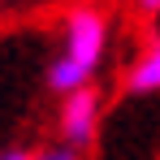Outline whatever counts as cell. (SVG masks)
Segmentation results:
<instances>
[{
	"label": "cell",
	"mask_w": 160,
	"mask_h": 160,
	"mask_svg": "<svg viewBox=\"0 0 160 160\" xmlns=\"http://www.w3.org/2000/svg\"><path fill=\"white\" fill-rule=\"evenodd\" d=\"M35 160H82V152L65 147V143L56 138V143H43V147H35Z\"/></svg>",
	"instance_id": "277c9868"
},
{
	"label": "cell",
	"mask_w": 160,
	"mask_h": 160,
	"mask_svg": "<svg viewBox=\"0 0 160 160\" xmlns=\"http://www.w3.org/2000/svg\"><path fill=\"white\" fill-rule=\"evenodd\" d=\"M108 56V13L95 4H74L61 18V48L48 61V91L56 100L95 87V74Z\"/></svg>",
	"instance_id": "6da1fadb"
},
{
	"label": "cell",
	"mask_w": 160,
	"mask_h": 160,
	"mask_svg": "<svg viewBox=\"0 0 160 160\" xmlns=\"http://www.w3.org/2000/svg\"><path fill=\"white\" fill-rule=\"evenodd\" d=\"M121 95L130 100H147V95H160V35H147L143 48L126 65L121 74Z\"/></svg>",
	"instance_id": "3957f363"
},
{
	"label": "cell",
	"mask_w": 160,
	"mask_h": 160,
	"mask_svg": "<svg viewBox=\"0 0 160 160\" xmlns=\"http://www.w3.org/2000/svg\"><path fill=\"white\" fill-rule=\"evenodd\" d=\"M0 160H35V152H30V147H4Z\"/></svg>",
	"instance_id": "5b68a950"
},
{
	"label": "cell",
	"mask_w": 160,
	"mask_h": 160,
	"mask_svg": "<svg viewBox=\"0 0 160 160\" xmlns=\"http://www.w3.org/2000/svg\"><path fill=\"white\" fill-rule=\"evenodd\" d=\"M100 112H104V100H100L95 87L65 95V100L56 104V138H61L65 147H74V152L87 156L91 143H95V134H100Z\"/></svg>",
	"instance_id": "7a4b0ae2"
},
{
	"label": "cell",
	"mask_w": 160,
	"mask_h": 160,
	"mask_svg": "<svg viewBox=\"0 0 160 160\" xmlns=\"http://www.w3.org/2000/svg\"><path fill=\"white\" fill-rule=\"evenodd\" d=\"M130 4L143 13V18H156V13H160V0H130Z\"/></svg>",
	"instance_id": "8992f818"
}]
</instances>
